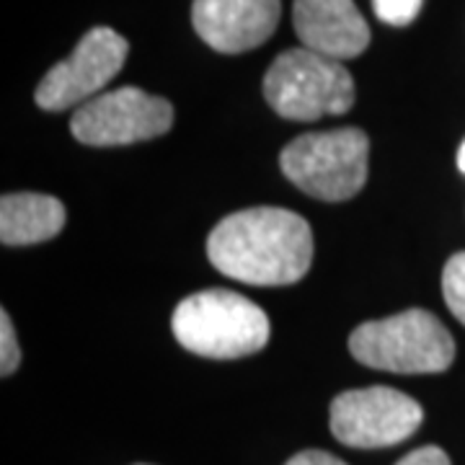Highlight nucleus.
<instances>
[{
	"label": "nucleus",
	"mask_w": 465,
	"mask_h": 465,
	"mask_svg": "<svg viewBox=\"0 0 465 465\" xmlns=\"http://www.w3.org/2000/svg\"><path fill=\"white\" fill-rule=\"evenodd\" d=\"M424 0H372L375 16L391 24V26H406L411 24L419 11H421Z\"/></svg>",
	"instance_id": "obj_13"
},
{
	"label": "nucleus",
	"mask_w": 465,
	"mask_h": 465,
	"mask_svg": "<svg viewBox=\"0 0 465 465\" xmlns=\"http://www.w3.org/2000/svg\"><path fill=\"white\" fill-rule=\"evenodd\" d=\"M282 0H194L192 26L204 45L223 54L256 50L274 34Z\"/></svg>",
	"instance_id": "obj_9"
},
{
	"label": "nucleus",
	"mask_w": 465,
	"mask_h": 465,
	"mask_svg": "<svg viewBox=\"0 0 465 465\" xmlns=\"http://www.w3.org/2000/svg\"><path fill=\"white\" fill-rule=\"evenodd\" d=\"M284 465H347L339 460L336 455L326 452V450H302L298 455H292Z\"/></svg>",
	"instance_id": "obj_16"
},
{
	"label": "nucleus",
	"mask_w": 465,
	"mask_h": 465,
	"mask_svg": "<svg viewBox=\"0 0 465 465\" xmlns=\"http://www.w3.org/2000/svg\"><path fill=\"white\" fill-rule=\"evenodd\" d=\"M173 127V106L163 96L143 88L122 85L99 94L75 109L70 133L78 143L94 148L133 145L140 140L161 137Z\"/></svg>",
	"instance_id": "obj_6"
},
{
	"label": "nucleus",
	"mask_w": 465,
	"mask_h": 465,
	"mask_svg": "<svg viewBox=\"0 0 465 465\" xmlns=\"http://www.w3.org/2000/svg\"><path fill=\"white\" fill-rule=\"evenodd\" d=\"M65 225L63 202L50 194L18 192L0 202V241L5 246H32L50 241Z\"/></svg>",
	"instance_id": "obj_11"
},
{
	"label": "nucleus",
	"mask_w": 465,
	"mask_h": 465,
	"mask_svg": "<svg viewBox=\"0 0 465 465\" xmlns=\"http://www.w3.org/2000/svg\"><path fill=\"white\" fill-rule=\"evenodd\" d=\"M269 106L290 122L347 114L354 104L351 73L326 54L298 47L282 52L264 75Z\"/></svg>",
	"instance_id": "obj_4"
},
{
	"label": "nucleus",
	"mask_w": 465,
	"mask_h": 465,
	"mask_svg": "<svg viewBox=\"0 0 465 465\" xmlns=\"http://www.w3.org/2000/svg\"><path fill=\"white\" fill-rule=\"evenodd\" d=\"M442 298L452 316L465 326V251L455 253L442 269Z\"/></svg>",
	"instance_id": "obj_12"
},
{
	"label": "nucleus",
	"mask_w": 465,
	"mask_h": 465,
	"mask_svg": "<svg viewBox=\"0 0 465 465\" xmlns=\"http://www.w3.org/2000/svg\"><path fill=\"white\" fill-rule=\"evenodd\" d=\"M396 465H450V458L445 450L427 445V448H419L414 452H409L406 458H401Z\"/></svg>",
	"instance_id": "obj_15"
},
{
	"label": "nucleus",
	"mask_w": 465,
	"mask_h": 465,
	"mask_svg": "<svg viewBox=\"0 0 465 465\" xmlns=\"http://www.w3.org/2000/svg\"><path fill=\"white\" fill-rule=\"evenodd\" d=\"M424 409L419 401L388 385L339 393L331 403L333 437L357 450L393 448L421 427Z\"/></svg>",
	"instance_id": "obj_7"
},
{
	"label": "nucleus",
	"mask_w": 465,
	"mask_h": 465,
	"mask_svg": "<svg viewBox=\"0 0 465 465\" xmlns=\"http://www.w3.org/2000/svg\"><path fill=\"white\" fill-rule=\"evenodd\" d=\"M217 272L256 287L300 282L313 262V231L292 210L251 207L220 220L207 238Z\"/></svg>",
	"instance_id": "obj_1"
},
{
	"label": "nucleus",
	"mask_w": 465,
	"mask_h": 465,
	"mask_svg": "<svg viewBox=\"0 0 465 465\" xmlns=\"http://www.w3.org/2000/svg\"><path fill=\"white\" fill-rule=\"evenodd\" d=\"M458 168L465 173V140L463 145H460V150H458Z\"/></svg>",
	"instance_id": "obj_17"
},
{
	"label": "nucleus",
	"mask_w": 465,
	"mask_h": 465,
	"mask_svg": "<svg viewBox=\"0 0 465 465\" xmlns=\"http://www.w3.org/2000/svg\"><path fill=\"white\" fill-rule=\"evenodd\" d=\"M176 341L210 360H238L266 347L269 318L232 290H202L182 300L171 318Z\"/></svg>",
	"instance_id": "obj_2"
},
{
	"label": "nucleus",
	"mask_w": 465,
	"mask_h": 465,
	"mask_svg": "<svg viewBox=\"0 0 465 465\" xmlns=\"http://www.w3.org/2000/svg\"><path fill=\"white\" fill-rule=\"evenodd\" d=\"M292 26L302 47L333 60H351L370 45V26L354 0H295Z\"/></svg>",
	"instance_id": "obj_10"
},
{
	"label": "nucleus",
	"mask_w": 465,
	"mask_h": 465,
	"mask_svg": "<svg viewBox=\"0 0 465 465\" xmlns=\"http://www.w3.org/2000/svg\"><path fill=\"white\" fill-rule=\"evenodd\" d=\"M130 45L122 34L109 26H96L84 34L73 54L57 63L42 78L36 88V104L45 112H65L84 106L85 101L99 96V91L122 70Z\"/></svg>",
	"instance_id": "obj_8"
},
{
	"label": "nucleus",
	"mask_w": 465,
	"mask_h": 465,
	"mask_svg": "<svg viewBox=\"0 0 465 465\" xmlns=\"http://www.w3.org/2000/svg\"><path fill=\"white\" fill-rule=\"evenodd\" d=\"M357 362L399 375L445 372L455 360V341L430 311L411 308L399 316L367 321L349 336Z\"/></svg>",
	"instance_id": "obj_3"
},
{
	"label": "nucleus",
	"mask_w": 465,
	"mask_h": 465,
	"mask_svg": "<svg viewBox=\"0 0 465 465\" xmlns=\"http://www.w3.org/2000/svg\"><path fill=\"white\" fill-rule=\"evenodd\" d=\"M367 134L357 127L295 137L280 155L282 173L323 202L351 200L367 182Z\"/></svg>",
	"instance_id": "obj_5"
},
{
	"label": "nucleus",
	"mask_w": 465,
	"mask_h": 465,
	"mask_svg": "<svg viewBox=\"0 0 465 465\" xmlns=\"http://www.w3.org/2000/svg\"><path fill=\"white\" fill-rule=\"evenodd\" d=\"M18 362H21V349H18L16 331H14V323H11V316L3 311L0 313V375L8 378L18 370Z\"/></svg>",
	"instance_id": "obj_14"
}]
</instances>
